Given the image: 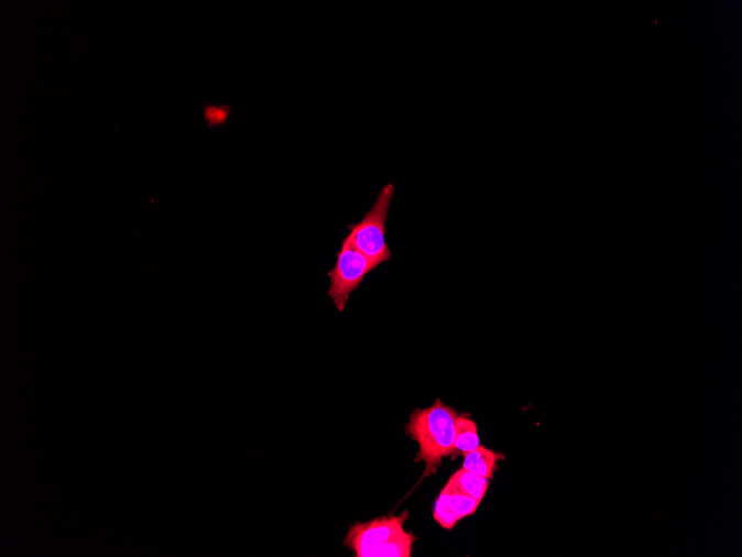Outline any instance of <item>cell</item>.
Wrapping results in <instances>:
<instances>
[{
	"label": "cell",
	"instance_id": "6da1fadb",
	"mask_svg": "<svg viewBox=\"0 0 742 557\" xmlns=\"http://www.w3.org/2000/svg\"><path fill=\"white\" fill-rule=\"evenodd\" d=\"M458 413L438 398L428 408L415 409L405 427L407 435L419 445L415 462L426 466L423 479L435 474L445 458L457 457L455 451L456 418Z\"/></svg>",
	"mask_w": 742,
	"mask_h": 557
},
{
	"label": "cell",
	"instance_id": "7a4b0ae2",
	"mask_svg": "<svg viewBox=\"0 0 742 557\" xmlns=\"http://www.w3.org/2000/svg\"><path fill=\"white\" fill-rule=\"evenodd\" d=\"M408 511L368 522L352 524L346 535L345 546L356 557H411L417 536L405 529Z\"/></svg>",
	"mask_w": 742,
	"mask_h": 557
},
{
	"label": "cell",
	"instance_id": "3957f363",
	"mask_svg": "<svg viewBox=\"0 0 742 557\" xmlns=\"http://www.w3.org/2000/svg\"><path fill=\"white\" fill-rule=\"evenodd\" d=\"M394 193V185H386L358 225L349 227L350 234L346 238L357 251L379 266L392 259V251L388 245L385 236Z\"/></svg>",
	"mask_w": 742,
	"mask_h": 557
},
{
	"label": "cell",
	"instance_id": "277c9868",
	"mask_svg": "<svg viewBox=\"0 0 742 557\" xmlns=\"http://www.w3.org/2000/svg\"><path fill=\"white\" fill-rule=\"evenodd\" d=\"M379 265L357 251L346 239L337 255L335 267L328 273L329 297L339 312L345 310L350 294L363 282L364 277Z\"/></svg>",
	"mask_w": 742,
	"mask_h": 557
},
{
	"label": "cell",
	"instance_id": "5b68a950",
	"mask_svg": "<svg viewBox=\"0 0 742 557\" xmlns=\"http://www.w3.org/2000/svg\"><path fill=\"white\" fill-rule=\"evenodd\" d=\"M479 505L477 500L448 482L436 501L434 517L441 525L451 527L460 520L474 514Z\"/></svg>",
	"mask_w": 742,
	"mask_h": 557
},
{
	"label": "cell",
	"instance_id": "8992f818",
	"mask_svg": "<svg viewBox=\"0 0 742 557\" xmlns=\"http://www.w3.org/2000/svg\"><path fill=\"white\" fill-rule=\"evenodd\" d=\"M505 459L503 455L479 447L465 457L462 469L490 481L498 470L499 461Z\"/></svg>",
	"mask_w": 742,
	"mask_h": 557
},
{
	"label": "cell",
	"instance_id": "52a82bcc",
	"mask_svg": "<svg viewBox=\"0 0 742 557\" xmlns=\"http://www.w3.org/2000/svg\"><path fill=\"white\" fill-rule=\"evenodd\" d=\"M455 451L463 458L480 447L478 426L469 414H458L456 418Z\"/></svg>",
	"mask_w": 742,
	"mask_h": 557
},
{
	"label": "cell",
	"instance_id": "ba28073f",
	"mask_svg": "<svg viewBox=\"0 0 742 557\" xmlns=\"http://www.w3.org/2000/svg\"><path fill=\"white\" fill-rule=\"evenodd\" d=\"M448 482L479 503H481L489 489V480L463 469L457 471Z\"/></svg>",
	"mask_w": 742,
	"mask_h": 557
}]
</instances>
